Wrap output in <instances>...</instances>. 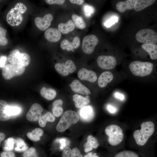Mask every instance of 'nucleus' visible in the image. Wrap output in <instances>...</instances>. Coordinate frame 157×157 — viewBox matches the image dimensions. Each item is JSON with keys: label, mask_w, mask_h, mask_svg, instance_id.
I'll list each match as a JSON object with an SVG mask.
<instances>
[{"label": "nucleus", "mask_w": 157, "mask_h": 157, "mask_svg": "<svg viewBox=\"0 0 157 157\" xmlns=\"http://www.w3.org/2000/svg\"><path fill=\"white\" fill-rule=\"evenodd\" d=\"M41 96L48 100H51L56 97V92L55 90L51 88L43 87L40 91Z\"/></svg>", "instance_id": "bb28decb"}, {"label": "nucleus", "mask_w": 157, "mask_h": 157, "mask_svg": "<svg viewBox=\"0 0 157 157\" xmlns=\"http://www.w3.org/2000/svg\"><path fill=\"white\" fill-rule=\"evenodd\" d=\"M79 115L81 119L86 122L92 121L94 117L93 109L90 106H85L81 108L79 111Z\"/></svg>", "instance_id": "4468645a"}, {"label": "nucleus", "mask_w": 157, "mask_h": 157, "mask_svg": "<svg viewBox=\"0 0 157 157\" xmlns=\"http://www.w3.org/2000/svg\"><path fill=\"white\" fill-rule=\"evenodd\" d=\"M118 21V18L116 17H113L111 18L109 20H107L105 23V26L108 27H110L111 25L114 24Z\"/></svg>", "instance_id": "a19ab883"}, {"label": "nucleus", "mask_w": 157, "mask_h": 157, "mask_svg": "<svg viewBox=\"0 0 157 157\" xmlns=\"http://www.w3.org/2000/svg\"><path fill=\"white\" fill-rule=\"evenodd\" d=\"M69 1L73 4H77L79 5L82 4L84 2L83 0H70Z\"/></svg>", "instance_id": "a18cd8bd"}, {"label": "nucleus", "mask_w": 157, "mask_h": 157, "mask_svg": "<svg viewBox=\"0 0 157 157\" xmlns=\"http://www.w3.org/2000/svg\"><path fill=\"white\" fill-rule=\"evenodd\" d=\"M154 67L153 64L149 62L135 61L129 65V67L132 74L135 76H145L150 74Z\"/></svg>", "instance_id": "7ed1b4c3"}, {"label": "nucleus", "mask_w": 157, "mask_h": 157, "mask_svg": "<svg viewBox=\"0 0 157 157\" xmlns=\"http://www.w3.org/2000/svg\"><path fill=\"white\" fill-rule=\"evenodd\" d=\"M55 119L54 116L50 112H48L41 116L38 120L40 126L42 127H44L47 122H53Z\"/></svg>", "instance_id": "7c9ffc66"}, {"label": "nucleus", "mask_w": 157, "mask_h": 157, "mask_svg": "<svg viewBox=\"0 0 157 157\" xmlns=\"http://www.w3.org/2000/svg\"><path fill=\"white\" fill-rule=\"evenodd\" d=\"M46 39L51 42H55L58 41L61 37V33L58 29L51 28L47 29L44 33Z\"/></svg>", "instance_id": "a211bd4d"}, {"label": "nucleus", "mask_w": 157, "mask_h": 157, "mask_svg": "<svg viewBox=\"0 0 157 157\" xmlns=\"http://www.w3.org/2000/svg\"><path fill=\"white\" fill-rule=\"evenodd\" d=\"M63 103V101L60 99L56 100L53 102L52 112L54 116L58 117L62 114L63 111L62 106Z\"/></svg>", "instance_id": "a878e982"}, {"label": "nucleus", "mask_w": 157, "mask_h": 157, "mask_svg": "<svg viewBox=\"0 0 157 157\" xmlns=\"http://www.w3.org/2000/svg\"><path fill=\"white\" fill-rule=\"evenodd\" d=\"M69 86L72 90L75 93L85 95L91 93L90 90L78 80H74Z\"/></svg>", "instance_id": "dca6fc26"}, {"label": "nucleus", "mask_w": 157, "mask_h": 157, "mask_svg": "<svg viewBox=\"0 0 157 157\" xmlns=\"http://www.w3.org/2000/svg\"><path fill=\"white\" fill-rule=\"evenodd\" d=\"M6 60V58L5 56H2L0 58V67H3Z\"/></svg>", "instance_id": "c03bdc74"}, {"label": "nucleus", "mask_w": 157, "mask_h": 157, "mask_svg": "<svg viewBox=\"0 0 157 157\" xmlns=\"http://www.w3.org/2000/svg\"><path fill=\"white\" fill-rule=\"evenodd\" d=\"M83 157H99L96 153L90 152L85 155Z\"/></svg>", "instance_id": "49530a36"}, {"label": "nucleus", "mask_w": 157, "mask_h": 157, "mask_svg": "<svg viewBox=\"0 0 157 157\" xmlns=\"http://www.w3.org/2000/svg\"><path fill=\"white\" fill-rule=\"evenodd\" d=\"M142 48L148 53L151 59H157V45L154 44H142Z\"/></svg>", "instance_id": "4be33fe9"}, {"label": "nucleus", "mask_w": 157, "mask_h": 157, "mask_svg": "<svg viewBox=\"0 0 157 157\" xmlns=\"http://www.w3.org/2000/svg\"><path fill=\"white\" fill-rule=\"evenodd\" d=\"M87 140V142L83 145L85 152H88L93 149H97L98 147L99 143L97 139L92 135H88Z\"/></svg>", "instance_id": "412c9836"}, {"label": "nucleus", "mask_w": 157, "mask_h": 157, "mask_svg": "<svg viewBox=\"0 0 157 157\" xmlns=\"http://www.w3.org/2000/svg\"><path fill=\"white\" fill-rule=\"evenodd\" d=\"M1 157H15L14 153L10 151H5L2 152L0 155Z\"/></svg>", "instance_id": "37998d69"}, {"label": "nucleus", "mask_w": 157, "mask_h": 157, "mask_svg": "<svg viewBox=\"0 0 157 157\" xmlns=\"http://www.w3.org/2000/svg\"><path fill=\"white\" fill-rule=\"evenodd\" d=\"M105 131L108 136V142L111 145L115 146L119 144L123 139V130L117 125H108L105 128Z\"/></svg>", "instance_id": "39448f33"}, {"label": "nucleus", "mask_w": 157, "mask_h": 157, "mask_svg": "<svg viewBox=\"0 0 157 157\" xmlns=\"http://www.w3.org/2000/svg\"><path fill=\"white\" fill-rule=\"evenodd\" d=\"M79 119V116L75 111L72 110L65 111L57 125V131L59 132L65 131L72 125L77 123Z\"/></svg>", "instance_id": "20e7f679"}, {"label": "nucleus", "mask_w": 157, "mask_h": 157, "mask_svg": "<svg viewBox=\"0 0 157 157\" xmlns=\"http://www.w3.org/2000/svg\"><path fill=\"white\" fill-rule=\"evenodd\" d=\"M98 42V38L94 35L91 34L85 36L83 38L82 44L83 51L87 54L91 53Z\"/></svg>", "instance_id": "1a4fd4ad"}, {"label": "nucleus", "mask_w": 157, "mask_h": 157, "mask_svg": "<svg viewBox=\"0 0 157 157\" xmlns=\"http://www.w3.org/2000/svg\"><path fill=\"white\" fill-rule=\"evenodd\" d=\"M46 2L49 4H57L61 5L65 1L64 0H46Z\"/></svg>", "instance_id": "79ce46f5"}, {"label": "nucleus", "mask_w": 157, "mask_h": 157, "mask_svg": "<svg viewBox=\"0 0 157 157\" xmlns=\"http://www.w3.org/2000/svg\"><path fill=\"white\" fill-rule=\"evenodd\" d=\"M63 157H83L81 152L77 148H74L72 150L69 147L65 148L63 152Z\"/></svg>", "instance_id": "cd10ccee"}, {"label": "nucleus", "mask_w": 157, "mask_h": 157, "mask_svg": "<svg viewBox=\"0 0 157 157\" xmlns=\"http://www.w3.org/2000/svg\"><path fill=\"white\" fill-rule=\"evenodd\" d=\"M72 97L75 106L77 108H81L90 102V99L88 97H84L77 94L73 95Z\"/></svg>", "instance_id": "5701e85b"}, {"label": "nucleus", "mask_w": 157, "mask_h": 157, "mask_svg": "<svg viewBox=\"0 0 157 157\" xmlns=\"http://www.w3.org/2000/svg\"><path fill=\"white\" fill-rule=\"evenodd\" d=\"M107 109L111 113H114L116 111V109L113 106L108 105L107 106Z\"/></svg>", "instance_id": "de8ad7c7"}, {"label": "nucleus", "mask_w": 157, "mask_h": 157, "mask_svg": "<svg viewBox=\"0 0 157 157\" xmlns=\"http://www.w3.org/2000/svg\"><path fill=\"white\" fill-rule=\"evenodd\" d=\"M9 106L6 101L3 100H0V121H6L9 119L10 116L6 113V107Z\"/></svg>", "instance_id": "c85d7f7f"}, {"label": "nucleus", "mask_w": 157, "mask_h": 157, "mask_svg": "<svg viewBox=\"0 0 157 157\" xmlns=\"http://www.w3.org/2000/svg\"><path fill=\"white\" fill-rule=\"evenodd\" d=\"M80 39L78 36L74 37L72 42L66 39L63 40L61 42L60 46L63 50L68 51H74V49L78 48L80 45Z\"/></svg>", "instance_id": "f3484780"}, {"label": "nucleus", "mask_w": 157, "mask_h": 157, "mask_svg": "<svg viewBox=\"0 0 157 157\" xmlns=\"http://www.w3.org/2000/svg\"><path fill=\"white\" fill-rule=\"evenodd\" d=\"M54 67L56 71L63 76H67L72 73L76 69V66L73 61L68 60L65 63H58L55 64Z\"/></svg>", "instance_id": "9d476101"}, {"label": "nucleus", "mask_w": 157, "mask_h": 157, "mask_svg": "<svg viewBox=\"0 0 157 157\" xmlns=\"http://www.w3.org/2000/svg\"><path fill=\"white\" fill-rule=\"evenodd\" d=\"M72 18L75 26L77 28L81 29L85 28L86 24L81 17L74 14L72 15Z\"/></svg>", "instance_id": "2f4dec72"}, {"label": "nucleus", "mask_w": 157, "mask_h": 157, "mask_svg": "<svg viewBox=\"0 0 157 157\" xmlns=\"http://www.w3.org/2000/svg\"><path fill=\"white\" fill-rule=\"evenodd\" d=\"M135 0H127L120 1L116 5L117 10L119 12L123 13L127 10L134 9Z\"/></svg>", "instance_id": "aec40b11"}, {"label": "nucleus", "mask_w": 157, "mask_h": 157, "mask_svg": "<svg viewBox=\"0 0 157 157\" xmlns=\"http://www.w3.org/2000/svg\"><path fill=\"white\" fill-rule=\"evenodd\" d=\"M114 157H139L138 155L133 151L125 150L116 154Z\"/></svg>", "instance_id": "72a5a7b5"}, {"label": "nucleus", "mask_w": 157, "mask_h": 157, "mask_svg": "<svg viewBox=\"0 0 157 157\" xmlns=\"http://www.w3.org/2000/svg\"><path fill=\"white\" fill-rule=\"evenodd\" d=\"M97 62L100 68L105 69H113L116 64L115 58L111 56H100L97 58Z\"/></svg>", "instance_id": "9b49d317"}, {"label": "nucleus", "mask_w": 157, "mask_h": 157, "mask_svg": "<svg viewBox=\"0 0 157 157\" xmlns=\"http://www.w3.org/2000/svg\"><path fill=\"white\" fill-rule=\"evenodd\" d=\"M78 76V78L82 80L86 81L92 83L95 82L97 78L95 72L84 68H81L79 70Z\"/></svg>", "instance_id": "2eb2a0df"}, {"label": "nucleus", "mask_w": 157, "mask_h": 157, "mask_svg": "<svg viewBox=\"0 0 157 157\" xmlns=\"http://www.w3.org/2000/svg\"><path fill=\"white\" fill-rule=\"evenodd\" d=\"M75 28L73 22L71 20H69L65 23H61L58 26V29L61 33L66 34L73 31Z\"/></svg>", "instance_id": "b1692460"}, {"label": "nucleus", "mask_w": 157, "mask_h": 157, "mask_svg": "<svg viewBox=\"0 0 157 157\" xmlns=\"http://www.w3.org/2000/svg\"><path fill=\"white\" fill-rule=\"evenodd\" d=\"M53 19L52 15L50 13L45 15L43 17H37L35 19L36 26L41 31H44L50 26Z\"/></svg>", "instance_id": "ddd939ff"}, {"label": "nucleus", "mask_w": 157, "mask_h": 157, "mask_svg": "<svg viewBox=\"0 0 157 157\" xmlns=\"http://www.w3.org/2000/svg\"><path fill=\"white\" fill-rule=\"evenodd\" d=\"M43 131L40 128H36L32 131L31 132L27 134V137L31 140L37 142L40 140V137L43 134Z\"/></svg>", "instance_id": "c756f323"}, {"label": "nucleus", "mask_w": 157, "mask_h": 157, "mask_svg": "<svg viewBox=\"0 0 157 157\" xmlns=\"http://www.w3.org/2000/svg\"><path fill=\"white\" fill-rule=\"evenodd\" d=\"M25 69V67L18 64H9L5 65L2 69V75L6 80L22 74Z\"/></svg>", "instance_id": "6e6552de"}, {"label": "nucleus", "mask_w": 157, "mask_h": 157, "mask_svg": "<svg viewBox=\"0 0 157 157\" xmlns=\"http://www.w3.org/2000/svg\"><path fill=\"white\" fill-rule=\"evenodd\" d=\"M155 0H135L134 9L137 11L142 10L152 4Z\"/></svg>", "instance_id": "393cba45"}, {"label": "nucleus", "mask_w": 157, "mask_h": 157, "mask_svg": "<svg viewBox=\"0 0 157 157\" xmlns=\"http://www.w3.org/2000/svg\"><path fill=\"white\" fill-rule=\"evenodd\" d=\"M154 124L152 122L148 121L142 122L141 125V129L135 131L133 133L136 144L140 146L145 145L154 133Z\"/></svg>", "instance_id": "f257e3e1"}, {"label": "nucleus", "mask_w": 157, "mask_h": 157, "mask_svg": "<svg viewBox=\"0 0 157 157\" xmlns=\"http://www.w3.org/2000/svg\"><path fill=\"white\" fill-rule=\"evenodd\" d=\"M8 58L11 64H18L25 67L29 64L31 60L28 54L26 53H20L17 49L10 52Z\"/></svg>", "instance_id": "423d86ee"}, {"label": "nucleus", "mask_w": 157, "mask_h": 157, "mask_svg": "<svg viewBox=\"0 0 157 157\" xmlns=\"http://www.w3.org/2000/svg\"><path fill=\"white\" fill-rule=\"evenodd\" d=\"M115 96L116 97L119 99L121 100H122L124 99V95L121 94H120L119 93H116L115 94Z\"/></svg>", "instance_id": "09e8293b"}, {"label": "nucleus", "mask_w": 157, "mask_h": 157, "mask_svg": "<svg viewBox=\"0 0 157 157\" xmlns=\"http://www.w3.org/2000/svg\"><path fill=\"white\" fill-rule=\"evenodd\" d=\"M113 78V75L112 72L109 71L103 72L99 76L98 80V84L99 87L103 88L112 81Z\"/></svg>", "instance_id": "6ab92c4d"}, {"label": "nucleus", "mask_w": 157, "mask_h": 157, "mask_svg": "<svg viewBox=\"0 0 157 157\" xmlns=\"http://www.w3.org/2000/svg\"><path fill=\"white\" fill-rule=\"evenodd\" d=\"M20 111V108L18 107L9 106L6 107V110L7 114L10 116L19 114Z\"/></svg>", "instance_id": "e433bc0d"}, {"label": "nucleus", "mask_w": 157, "mask_h": 157, "mask_svg": "<svg viewBox=\"0 0 157 157\" xmlns=\"http://www.w3.org/2000/svg\"><path fill=\"white\" fill-rule=\"evenodd\" d=\"M7 30L0 26V45L5 46L7 45L8 41L6 37Z\"/></svg>", "instance_id": "c9c22d12"}, {"label": "nucleus", "mask_w": 157, "mask_h": 157, "mask_svg": "<svg viewBox=\"0 0 157 157\" xmlns=\"http://www.w3.org/2000/svg\"><path fill=\"white\" fill-rule=\"evenodd\" d=\"M16 147L15 150L18 152L26 151L28 149V147L24 140L21 138H18L16 140Z\"/></svg>", "instance_id": "473e14b6"}, {"label": "nucleus", "mask_w": 157, "mask_h": 157, "mask_svg": "<svg viewBox=\"0 0 157 157\" xmlns=\"http://www.w3.org/2000/svg\"><path fill=\"white\" fill-rule=\"evenodd\" d=\"M16 142V140L13 138H9L5 141L3 149L5 151H9L13 149L14 145Z\"/></svg>", "instance_id": "f704fd0d"}, {"label": "nucleus", "mask_w": 157, "mask_h": 157, "mask_svg": "<svg viewBox=\"0 0 157 157\" xmlns=\"http://www.w3.org/2000/svg\"><path fill=\"white\" fill-rule=\"evenodd\" d=\"M55 142L60 144V149L62 150H63L66 147H68L70 144L69 140L65 138L57 139L55 140Z\"/></svg>", "instance_id": "4c0bfd02"}, {"label": "nucleus", "mask_w": 157, "mask_h": 157, "mask_svg": "<svg viewBox=\"0 0 157 157\" xmlns=\"http://www.w3.org/2000/svg\"><path fill=\"white\" fill-rule=\"evenodd\" d=\"M26 10V6L23 3H19L16 4L8 13L6 20L8 23L13 26L19 25L22 21V14Z\"/></svg>", "instance_id": "f03ea898"}, {"label": "nucleus", "mask_w": 157, "mask_h": 157, "mask_svg": "<svg viewBox=\"0 0 157 157\" xmlns=\"http://www.w3.org/2000/svg\"><path fill=\"white\" fill-rule=\"evenodd\" d=\"M135 38L138 42L144 44L157 43V34L154 30L150 29H143L136 33Z\"/></svg>", "instance_id": "0eeeda50"}, {"label": "nucleus", "mask_w": 157, "mask_h": 157, "mask_svg": "<svg viewBox=\"0 0 157 157\" xmlns=\"http://www.w3.org/2000/svg\"><path fill=\"white\" fill-rule=\"evenodd\" d=\"M5 135L3 133L0 132V145L1 142L5 139Z\"/></svg>", "instance_id": "8fccbe9b"}, {"label": "nucleus", "mask_w": 157, "mask_h": 157, "mask_svg": "<svg viewBox=\"0 0 157 157\" xmlns=\"http://www.w3.org/2000/svg\"><path fill=\"white\" fill-rule=\"evenodd\" d=\"M23 157H38L35 149L34 147H31L27 150L24 153Z\"/></svg>", "instance_id": "58836bf2"}, {"label": "nucleus", "mask_w": 157, "mask_h": 157, "mask_svg": "<svg viewBox=\"0 0 157 157\" xmlns=\"http://www.w3.org/2000/svg\"><path fill=\"white\" fill-rule=\"evenodd\" d=\"M84 11L85 16L88 17H90L94 13V10L93 7L87 5L84 7Z\"/></svg>", "instance_id": "ea45409f"}, {"label": "nucleus", "mask_w": 157, "mask_h": 157, "mask_svg": "<svg viewBox=\"0 0 157 157\" xmlns=\"http://www.w3.org/2000/svg\"><path fill=\"white\" fill-rule=\"evenodd\" d=\"M43 110L42 107L39 104H33L26 115V119L30 122L38 121L41 116Z\"/></svg>", "instance_id": "f8f14e48"}]
</instances>
